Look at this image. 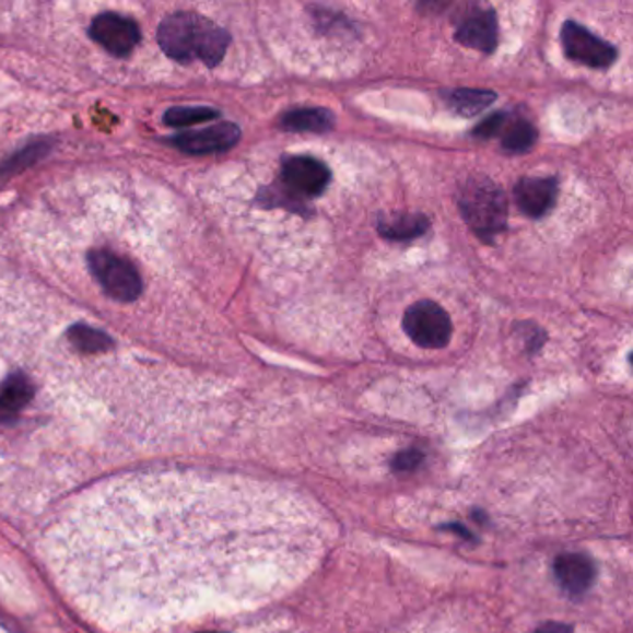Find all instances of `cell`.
I'll list each match as a JSON object with an SVG mask.
<instances>
[{"mask_svg": "<svg viewBox=\"0 0 633 633\" xmlns=\"http://www.w3.org/2000/svg\"><path fill=\"white\" fill-rule=\"evenodd\" d=\"M318 523L289 494L246 481L134 480L71 523L66 576L142 597H265L305 571Z\"/></svg>", "mask_w": 633, "mask_h": 633, "instance_id": "6da1fadb", "label": "cell"}, {"mask_svg": "<svg viewBox=\"0 0 633 633\" xmlns=\"http://www.w3.org/2000/svg\"><path fill=\"white\" fill-rule=\"evenodd\" d=\"M159 45L172 60H201L207 68H215L227 52L231 36L222 26L204 15L179 12L167 15L159 26Z\"/></svg>", "mask_w": 633, "mask_h": 633, "instance_id": "7a4b0ae2", "label": "cell"}, {"mask_svg": "<svg viewBox=\"0 0 633 633\" xmlns=\"http://www.w3.org/2000/svg\"><path fill=\"white\" fill-rule=\"evenodd\" d=\"M457 204L468 227L487 244H492L507 227L509 210L504 190L487 177L468 179L457 196Z\"/></svg>", "mask_w": 633, "mask_h": 633, "instance_id": "3957f363", "label": "cell"}, {"mask_svg": "<svg viewBox=\"0 0 633 633\" xmlns=\"http://www.w3.org/2000/svg\"><path fill=\"white\" fill-rule=\"evenodd\" d=\"M87 266L93 281L98 283L106 297L119 303H132L142 297L143 279L134 262L124 253L112 249H93L87 255Z\"/></svg>", "mask_w": 633, "mask_h": 633, "instance_id": "277c9868", "label": "cell"}, {"mask_svg": "<svg viewBox=\"0 0 633 633\" xmlns=\"http://www.w3.org/2000/svg\"><path fill=\"white\" fill-rule=\"evenodd\" d=\"M407 337L425 350H441L452 340V318L438 303L422 300L407 308L403 316Z\"/></svg>", "mask_w": 633, "mask_h": 633, "instance_id": "5b68a950", "label": "cell"}, {"mask_svg": "<svg viewBox=\"0 0 633 633\" xmlns=\"http://www.w3.org/2000/svg\"><path fill=\"white\" fill-rule=\"evenodd\" d=\"M561 44L568 60L590 69L609 68L619 58L617 47L576 21H565L561 28Z\"/></svg>", "mask_w": 633, "mask_h": 633, "instance_id": "8992f818", "label": "cell"}, {"mask_svg": "<svg viewBox=\"0 0 633 633\" xmlns=\"http://www.w3.org/2000/svg\"><path fill=\"white\" fill-rule=\"evenodd\" d=\"M331 169L313 156H286L281 166V179L295 197H318L331 183Z\"/></svg>", "mask_w": 633, "mask_h": 633, "instance_id": "52a82bcc", "label": "cell"}, {"mask_svg": "<svg viewBox=\"0 0 633 633\" xmlns=\"http://www.w3.org/2000/svg\"><path fill=\"white\" fill-rule=\"evenodd\" d=\"M90 36L93 42L103 45L112 56L125 58L140 42V28L132 19L119 13H101L92 21Z\"/></svg>", "mask_w": 633, "mask_h": 633, "instance_id": "ba28073f", "label": "cell"}, {"mask_svg": "<svg viewBox=\"0 0 633 633\" xmlns=\"http://www.w3.org/2000/svg\"><path fill=\"white\" fill-rule=\"evenodd\" d=\"M499 17L491 8H481L468 13L455 31V42L468 49L492 55L499 47Z\"/></svg>", "mask_w": 633, "mask_h": 633, "instance_id": "9c48e42d", "label": "cell"}, {"mask_svg": "<svg viewBox=\"0 0 633 633\" xmlns=\"http://www.w3.org/2000/svg\"><path fill=\"white\" fill-rule=\"evenodd\" d=\"M560 194L555 177H524L513 188L515 203L524 215L539 220L553 209Z\"/></svg>", "mask_w": 633, "mask_h": 633, "instance_id": "30bf717a", "label": "cell"}, {"mask_svg": "<svg viewBox=\"0 0 633 633\" xmlns=\"http://www.w3.org/2000/svg\"><path fill=\"white\" fill-rule=\"evenodd\" d=\"M241 127L234 124L212 125L209 129L175 136L173 143L190 154L222 153L241 142Z\"/></svg>", "mask_w": 633, "mask_h": 633, "instance_id": "8fae6325", "label": "cell"}, {"mask_svg": "<svg viewBox=\"0 0 633 633\" xmlns=\"http://www.w3.org/2000/svg\"><path fill=\"white\" fill-rule=\"evenodd\" d=\"M561 587L574 597L584 595L597 578V566L584 553H563L553 565Z\"/></svg>", "mask_w": 633, "mask_h": 633, "instance_id": "7c38bea8", "label": "cell"}, {"mask_svg": "<svg viewBox=\"0 0 633 633\" xmlns=\"http://www.w3.org/2000/svg\"><path fill=\"white\" fill-rule=\"evenodd\" d=\"M430 228V218L425 214H394L392 218L379 215L377 220V233L385 241L411 242L420 238Z\"/></svg>", "mask_w": 633, "mask_h": 633, "instance_id": "4fadbf2b", "label": "cell"}, {"mask_svg": "<svg viewBox=\"0 0 633 633\" xmlns=\"http://www.w3.org/2000/svg\"><path fill=\"white\" fill-rule=\"evenodd\" d=\"M281 127L290 132L327 134L335 129V114L327 108H295L281 117Z\"/></svg>", "mask_w": 633, "mask_h": 633, "instance_id": "5bb4252c", "label": "cell"}, {"mask_svg": "<svg viewBox=\"0 0 633 633\" xmlns=\"http://www.w3.org/2000/svg\"><path fill=\"white\" fill-rule=\"evenodd\" d=\"M449 108L462 117H473L489 108L499 98L491 90H473V87H457L443 93Z\"/></svg>", "mask_w": 633, "mask_h": 633, "instance_id": "9a60e30c", "label": "cell"}, {"mask_svg": "<svg viewBox=\"0 0 633 633\" xmlns=\"http://www.w3.org/2000/svg\"><path fill=\"white\" fill-rule=\"evenodd\" d=\"M502 136V149L507 154H524L534 149L539 138L536 125L528 121V119H507L504 130L500 132Z\"/></svg>", "mask_w": 633, "mask_h": 633, "instance_id": "2e32d148", "label": "cell"}, {"mask_svg": "<svg viewBox=\"0 0 633 633\" xmlns=\"http://www.w3.org/2000/svg\"><path fill=\"white\" fill-rule=\"evenodd\" d=\"M220 112L209 106H175L164 116L169 127H188V125L204 124L210 119H218Z\"/></svg>", "mask_w": 633, "mask_h": 633, "instance_id": "e0dca14e", "label": "cell"}, {"mask_svg": "<svg viewBox=\"0 0 633 633\" xmlns=\"http://www.w3.org/2000/svg\"><path fill=\"white\" fill-rule=\"evenodd\" d=\"M507 119H509V116L504 114V112L492 114L491 117H487L485 121H481V124L472 130L473 138H480V140L496 138V136H500V132L504 130Z\"/></svg>", "mask_w": 633, "mask_h": 633, "instance_id": "ac0fdd59", "label": "cell"}, {"mask_svg": "<svg viewBox=\"0 0 633 633\" xmlns=\"http://www.w3.org/2000/svg\"><path fill=\"white\" fill-rule=\"evenodd\" d=\"M520 331L524 332V344H526V350L529 353H536V351L541 350L544 345V340H547V332L542 331L541 327L536 326V324H523Z\"/></svg>", "mask_w": 633, "mask_h": 633, "instance_id": "d6986e66", "label": "cell"}, {"mask_svg": "<svg viewBox=\"0 0 633 633\" xmlns=\"http://www.w3.org/2000/svg\"><path fill=\"white\" fill-rule=\"evenodd\" d=\"M422 461V454L420 452H403L394 459V467L398 470H409V468L417 467Z\"/></svg>", "mask_w": 633, "mask_h": 633, "instance_id": "ffe728a7", "label": "cell"}, {"mask_svg": "<svg viewBox=\"0 0 633 633\" xmlns=\"http://www.w3.org/2000/svg\"><path fill=\"white\" fill-rule=\"evenodd\" d=\"M203 633H215V632H203Z\"/></svg>", "mask_w": 633, "mask_h": 633, "instance_id": "44dd1931", "label": "cell"}]
</instances>
